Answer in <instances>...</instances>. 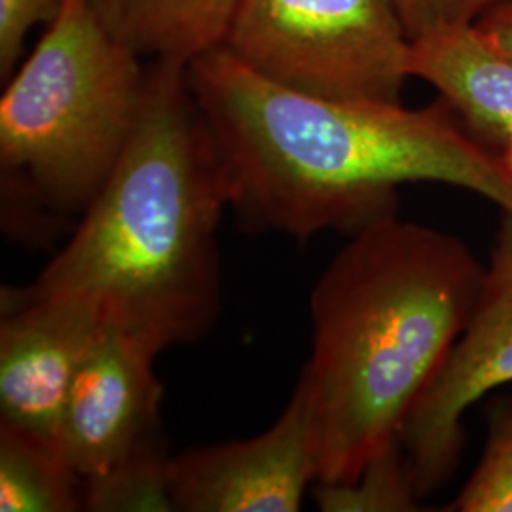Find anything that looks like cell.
Masks as SVG:
<instances>
[{"mask_svg": "<svg viewBox=\"0 0 512 512\" xmlns=\"http://www.w3.org/2000/svg\"><path fill=\"white\" fill-rule=\"evenodd\" d=\"M188 82L219 150L230 209L249 230L353 236L397 217L399 186L469 190L512 215L505 156L469 133L442 97L423 109L281 86L224 46L188 63Z\"/></svg>", "mask_w": 512, "mask_h": 512, "instance_id": "cell-1", "label": "cell"}, {"mask_svg": "<svg viewBox=\"0 0 512 512\" xmlns=\"http://www.w3.org/2000/svg\"><path fill=\"white\" fill-rule=\"evenodd\" d=\"M188 65L152 59L139 120L116 167L37 281L158 349L196 342L220 310V220L230 186L188 82Z\"/></svg>", "mask_w": 512, "mask_h": 512, "instance_id": "cell-2", "label": "cell"}, {"mask_svg": "<svg viewBox=\"0 0 512 512\" xmlns=\"http://www.w3.org/2000/svg\"><path fill=\"white\" fill-rule=\"evenodd\" d=\"M461 239L389 217L349 236L310 298L315 482L349 484L399 439L465 327L484 279Z\"/></svg>", "mask_w": 512, "mask_h": 512, "instance_id": "cell-3", "label": "cell"}, {"mask_svg": "<svg viewBox=\"0 0 512 512\" xmlns=\"http://www.w3.org/2000/svg\"><path fill=\"white\" fill-rule=\"evenodd\" d=\"M141 59L105 29L92 0H65L0 99L2 219L10 230L35 236L82 219L139 120Z\"/></svg>", "mask_w": 512, "mask_h": 512, "instance_id": "cell-4", "label": "cell"}, {"mask_svg": "<svg viewBox=\"0 0 512 512\" xmlns=\"http://www.w3.org/2000/svg\"><path fill=\"white\" fill-rule=\"evenodd\" d=\"M224 48L298 92L401 103L410 38L393 0H241Z\"/></svg>", "mask_w": 512, "mask_h": 512, "instance_id": "cell-5", "label": "cell"}, {"mask_svg": "<svg viewBox=\"0 0 512 512\" xmlns=\"http://www.w3.org/2000/svg\"><path fill=\"white\" fill-rule=\"evenodd\" d=\"M512 384V215L503 213L473 311L401 433V450L420 497L458 471L463 420L473 404Z\"/></svg>", "mask_w": 512, "mask_h": 512, "instance_id": "cell-6", "label": "cell"}, {"mask_svg": "<svg viewBox=\"0 0 512 512\" xmlns=\"http://www.w3.org/2000/svg\"><path fill=\"white\" fill-rule=\"evenodd\" d=\"M160 351L105 327L74 376L59 444L80 478L103 475L135 450L162 439Z\"/></svg>", "mask_w": 512, "mask_h": 512, "instance_id": "cell-7", "label": "cell"}, {"mask_svg": "<svg viewBox=\"0 0 512 512\" xmlns=\"http://www.w3.org/2000/svg\"><path fill=\"white\" fill-rule=\"evenodd\" d=\"M311 482L310 410L300 382L283 414L264 433L192 448L171 459L175 511L296 512Z\"/></svg>", "mask_w": 512, "mask_h": 512, "instance_id": "cell-8", "label": "cell"}, {"mask_svg": "<svg viewBox=\"0 0 512 512\" xmlns=\"http://www.w3.org/2000/svg\"><path fill=\"white\" fill-rule=\"evenodd\" d=\"M103 329L74 302L4 291L0 421L59 442L76 370Z\"/></svg>", "mask_w": 512, "mask_h": 512, "instance_id": "cell-9", "label": "cell"}, {"mask_svg": "<svg viewBox=\"0 0 512 512\" xmlns=\"http://www.w3.org/2000/svg\"><path fill=\"white\" fill-rule=\"evenodd\" d=\"M408 71L437 88L469 133L505 156L512 120V57L476 27L410 40Z\"/></svg>", "mask_w": 512, "mask_h": 512, "instance_id": "cell-10", "label": "cell"}, {"mask_svg": "<svg viewBox=\"0 0 512 512\" xmlns=\"http://www.w3.org/2000/svg\"><path fill=\"white\" fill-rule=\"evenodd\" d=\"M241 0H92L112 37L150 59L188 65L224 46Z\"/></svg>", "mask_w": 512, "mask_h": 512, "instance_id": "cell-11", "label": "cell"}, {"mask_svg": "<svg viewBox=\"0 0 512 512\" xmlns=\"http://www.w3.org/2000/svg\"><path fill=\"white\" fill-rule=\"evenodd\" d=\"M0 511H82V478L59 442L0 421Z\"/></svg>", "mask_w": 512, "mask_h": 512, "instance_id": "cell-12", "label": "cell"}, {"mask_svg": "<svg viewBox=\"0 0 512 512\" xmlns=\"http://www.w3.org/2000/svg\"><path fill=\"white\" fill-rule=\"evenodd\" d=\"M171 459L158 439L103 475L82 478V511L171 512Z\"/></svg>", "mask_w": 512, "mask_h": 512, "instance_id": "cell-13", "label": "cell"}, {"mask_svg": "<svg viewBox=\"0 0 512 512\" xmlns=\"http://www.w3.org/2000/svg\"><path fill=\"white\" fill-rule=\"evenodd\" d=\"M418 499L401 446L374 459L355 482L315 486V501L325 512L418 511Z\"/></svg>", "mask_w": 512, "mask_h": 512, "instance_id": "cell-14", "label": "cell"}, {"mask_svg": "<svg viewBox=\"0 0 512 512\" xmlns=\"http://www.w3.org/2000/svg\"><path fill=\"white\" fill-rule=\"evenodd\" d=\"M450 512H512V404L497 412L486 448Z\"/></svg>", "mask_w": 512, "mask_h": 512, "instance_id": "cell-15", "label": "cell"}, {"mask_svg": "<svg viewBox=\"0 0 512 512\" xmlns=\"http://www.w3.org/2000/svg\"><path fill=\"white\" fill-rule=\"evenodd\" d=\"M410 40L442 29L476 25V21L509 0H393Z\"/></svg>", "mask_w": 512, "mask_h": 512, "instance_id": "cell-16", "label": "cell"}, {"mask_svg": "<svg viewBox=\"0 0 512 512\" xmlns=\"http://www.w3.org/2000/svg\"><path fill=\"white\" fill-rule=\"evenodd\" d=\"M65 0H0V78L10 80L23 54L25 38L35 25L59 18Z\"/></svg>", "mask_w": 512, "mask_h": 512, "instance_id": "cell-17", "label": "cell"}, {"mask_svg": "<svg viewBox=\"0 0 512 512\" xmlns=\"http://www.w3.org/2000/svg\"><path fill=\"white\" fill-rule=\"evenodd\" d=\"M476 27L497 50L512 57V0L503 2L476 21Z\"/></svg>", "mask_w": 512, "mask_h": 512, "instance_id": "cell-18", "label": "cell"}, {"mask_svg": "<svg viewBox=\"0 0 512 512\" xmlns=\"http://www.w3.org/2000/svg\"><path fill=\"white\" fill-rule=\"evenodd\" d=\"M505 160H507V164L511 167L512 173V120L511 124H509V139H507V148H505Z\"/></svg>", "mask_w": 512, "mask_h": 512, "instance_id": "cell-19", "label": "cell"}]
</instances>
